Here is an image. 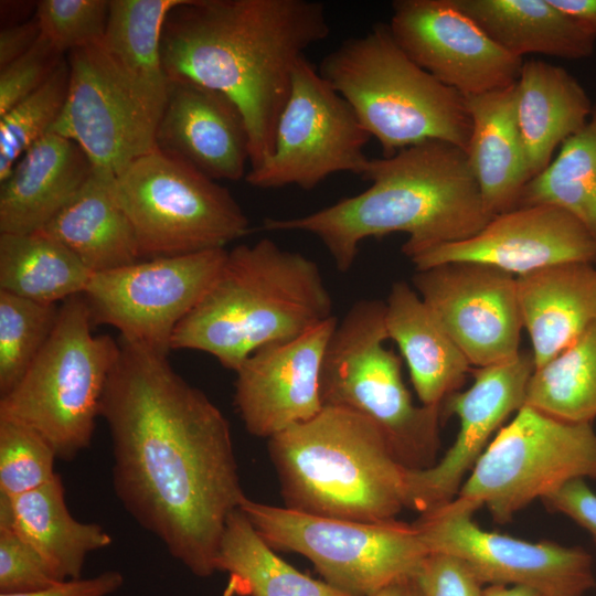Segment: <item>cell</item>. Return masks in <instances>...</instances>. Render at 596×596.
<instances>
[{"label":"cell","mask_w":596,"mask_h":596,"mask_svg":"<svg viewBox=\"0 0 596 596\" xmlns=\"http://www.w3.org/2000/svg\"><path fill=\"white\" fill-rule=\"evenodd\" d=\"M267 440L286 508L366 522L396 519L407 509L409 468L359 414L323 406Z\"/></svg>","instance_id":"obj_5"},{"label":"cell","mask_w":596,"mask_h":596,"mask_svg":"<svg viewBox=\"0 0 596 596\" xmlns=\"http://www.w3.org/2000/svg\"><path fill=\"white\" fill-rule=\"evenodd\" d=\"M550 2L596 38V0H550Z\"/></svg>","instance_id":"obj_45"},{"label":"cell","mask_w":596,"mask_h":596,"mask_svg":"<svg viewBox=\"0 0 596 596\" xmlns=\"http://www.w3.org/2000/svg\"><path fill=\"white\" fill-rule=\"evenodd\" d=\"M363 192L307 215L263 222L264 231H298L324 245L338 270L348 272L360 244L395 232L408 235L409 259L433 247L469 238L493 217L486 209L466 151L427 140L392 157L370 159Z\"/></svg>","instance_id":"obj_3"},{"label":"cell","mask_w":596,"mask_h":596,"mask_svg":"<svg viewBox=\"0 0 596 596\" xmlns=\"http://www.w3.org/2000/svg\"><path fill=\"white\" fill-rule=\"evenodd\" d=\"M124 584L118 571H106L88 578H72L28 593L0 594V596H109Z\"/></svg>","instance_id":"obj_43"},{"label":"cell","mask_w":596,"mask_h":596,"mask_svg":"<svg viewBox=\"0 0 596 596\" xmlns=\"http://www.w3.org/2000/svg\"><path fill=\"white\" fill-rule=\"evenodd\" d=\"M100 42L67 53L68 92L51 132L76 142L94 169L116 177L156 148L167 100L127 73Z\"/></svg>","instance_id":"obj_12"},{"label":"cell","mask_w":596,"mask_h":596,"mask_svg":"<svg viewBox=\"0 0 596 596\" xmlns=\"http://www.w3.org/2000/svg\"><path fill=\"white\" fill-rule=\"evenodd\" d=\"M329 33L320 1L183 0L163 25V70L169 81L221 92L238 107L255 169L273 151L296 64Z\"/></svg>","instance_id":"obj_2"},{"label":"cell","mask_w":596,"mask_h":596,"mask_svg":"<svg viewBox=\"0 0 596 596\" xmlns=\"http://www.w3.org/2000/svg\"><path fill=\"white\" fill-rule=\"evenodd\" d=\"M482 596H543L539 592L523 587L509 585H486Z\"/></svg>","instance_id":"obj_48"},{"label":"cell","mask_w":596,"mask_h":596,"mask_svg":"<svg viewBox=\"0 0 596 596\" xmlns=\"http://www.w3.org/2000/svg\"><path fill=\"white\" fill-rule=\"evenodd\" d=\"M416 270L468 262L511 275L570 262H596V238L575 216L554 205L518 206L493 216L473 236L411 258Z\"/></svg>","instance_id":"obj_19"},{"label":"cell","mask_w":596,"mask_h":596,"mask_svg":"<svg viewBox=\"0 0 596 596\" xmlns=\"http://www.w3.org/2000/svg\"><path fill=\"white\" fill-rule=\"evenodd\" d=\"M183 0H111L105 35L107 53L156 96L167 100L169 79L161 36L169 12Z\"/></svg>","instance_id":"obj_32"},{"label":"cell","mask_w":596,"mask_h":596,"mask_svg":"<svg viewBox=\"0 0 596 596\" xmlns=\"http://www.w3.org/2000/svg\"><path fill=\"white\" fill-rule=\"evenodd\" d=\"M60 306L0 290V396L22 379L50 338Z\"/></svg>","instance_id":"obj_35"},{"label":"cell","mask_w":596,"mask_h":596,"mask_svg":"<svg viewBox=\"0 0 596 596\" xmlns=\"http://www.w3.org/2000/svg\"><path fill=\"white\" fill-rule=\"evenodd\" d=\"M549 511L561 513L589 533L596 545V492L585 480H574L543 498Z\"/></svg>","instance_id":"obj_42"},{"label":"cell","mask_w":596,"mask_h":596,"mask_svg":"<svg viewBox=\"0 0 596 596\" xmlns=\"http://www.w3.org/2000/svg\"><path fill=\"white\" fill-rule=\"evenodd\" d=\"M228 251L140 259L93 273L84 291L94 323L108 324L120 339L168 354L179 323L217 277Z\"/></svg>","instance_id":"obj_14"},{"label":"cell","mask_w":596,"mask_h":596,"mask_svg":"<svg viewBox=\"0 0 596 596\" xmlns=\"http://www.w3.org/2000/svg\"><path fill=\"white\" fill-rule=\"evenodd\" d=\"M534 370L532 352L521 351L511 361L472 369V384L444 400L441 419L457 416L459 429L438 461L425 469L408 470L407 509L423 514L456 498L502 424L525 405Z\"/></svg>","instance_id":"obj_17"},{"label":"cell","mask_w":596,"mask_h":596,"mask_svg":"<svg viewBox=\"0 0 596 596\" xmlns=\"http://www.w3.org/2000/svg\"><path fill=\"white\" fill-rule=\"evenodd\" d=\"M472 515L445 504L413 524L429 552L461 557L485 585L523 586L543 596H585L596 586L593 557L584 549L488 531Z\"/></svg>","instance_id":"obj_15"},{"label":"cell","mask_w":596,"mask_h":596,"mask_svg":"<svg viewBox=\"0 0 596 596\" xmlns=\"http://www.w3.org/2000/svg\"><path fill=\"white\" fill-rule=\"evenodd\" d=\"M318 71L377 140L384 158L427 140L466 151L471 134L466 97L417 65L387 23L343 41Z\"/></svg>","instance_id":"obj_6"},{"label":"cell","mask_w":596,"mask_h":596,"mask_svg":"<svg viewBox=\"0 0 596 596\" xmlns=\"http://www.w3.org/2000/svg\"><path fill=\"white\" fill-rule=\"evenodd\" d=\"M517 294L535 369L562 352L596 320L593 263H563L519 276Z\"/></svg>","instance_id":"obj_23"},{"label":"cell","mask_w":596,"mask_h":596,"mask_svg":"<svg viewBox=\"0 0 596 596\" xmlns=\"http://www.w3.org/2000/svg\"><path fill=\"white\" fill-rule=\"evenodd\" d=\"M156 148L206 177L245 179L249 136L238 107L223 93L187 81H169Z\"/></svg>","instance_id":"obj_21"},{"label":"cell","mask_w":596,"mask_h":596,"mask_svg":"<svg viewBox=\"0 0 596 596\" xmlns=\"http://www.w3.org/2000/svg\"><path fill=\"white\" fill-rule=\"evenodd\" d=\"M57 455L31 427L0 417V496L12 498L38 489L57 473Z\"/></svg>","instance_id":"obj_37"},{"label":"cell","mask_w":596,"mask_h":596,"mask_svg":"<svg viewBox=\"0 0 596 596\" xmlns=\"http://www.w3.org/2000/svg\"><path fill=\"white\" fill-rule=\"evenodd\" d=\"M593 106L586 89L564 67L523 61L515 82V115L532 178L586 125Z\"/></svg>","instance_id":"obj_26"},{"label":"cell","mask_w":596,"mask_h":596,"mask_svg":"<svg viewBox=\"0 0 596 596\" xmlns=\"http://www.w3.org/2000/svg\"><path fill=\"white\" fill-rule=\"evenodd\" d=\"M332 309L317 263L265 237L228 251L170 348L209 353L235 372L257 349L300 337L333 317Z\"/></svg>","instance_id":"obj_4"},{"label":"cell","mask_w":596,"mask_h":596,"mask_svg":"<svg viewBox=\"0 0 596 596\" xmlns=\"http://www.w3.org/2000/svg\"><path fill=\"white\" fill-rule=\"evenodd\" d=\"M370 138L347 100L304 56L292 72L273 151L245 181L258 189L295 185L310 191L334 173L361 177L370 160L364 152Z\"/></svg>","instance_id":"obj_13"},{"label":"cell","mask_w":596,"mask_h":596,"mask_svg":"<svg viewBox=\"0 0 596 596\" xmlns=\"http://www.w3.org/2000/svg\"><path fill=\"white\" fill-rule=\"evenodd\" d=\"M141 259L225 248L249 232L226 188L155 148L111 180Z\"/></svg>","instance_id":"obj_9"},{"label":"cell","mask_w":596,"mask_h":596,"mask_svg":"<svg viewBox=\"0 0 596 596\" xmlns=\"http://www.w3.org/2000/svg\"><path fill=\"white\" fill-rule=\"evenodd\" d=\"M525 405L570 423L596 418V320L530 379Z\"/></svg>","instance_id":"obj_34"},{"label":"cell","mask_w":596,"mask_h":596,"mask_svg":"<svg viewBox=\"0 0 596 596\" xmlns=\"http://www.w3.org/2000/svg\"><path fill=\"white\" fill-rule=\"evenodd\" d=\"M118 342L100 405L115 494L173 558L209 577L226 521L246 497L228 421L167 354Z\"/></svg>","instance_id":"obj_1"},{"label":"cell","mask_w":596,"mask_h":596,"mask_svg":"<svg viewBox=\"0 0 596 596\" xmlns=\"http://www.w3.org/2000/svg\"><path fill=\"white\" fill-rule=\"evenodd\" d=\"M0 525L28 543L61 581L79 578L87 556L113 542L102 525L71 514L58 473L32 491L0 496Z\"/></svg>","instance_id":"obj_27"},{"label":"cell","mask_w":596,"mask_h":596,"mask_svg":"<svg viewBox=\"0 0 596 596\" xmlns=\"http://www.w3.org/2000/svg\"><path fill=\"white\" fill-rule=\"evenodd\" d=\"M61 579L9 526L0 525V594L41 589Z\"/></svg>","instance_id":"obj_40"},{"label":"cell","mask_w":596,"mask_h":596,"mask_svg":"<svg viewBox=\"0 0 596 596\" xmlns=\"http://www.w3.org/2000/svg\"><path fill=\"white\" fill-rule=\"evenodd\" d=\"M83 294L60 305L55 327L18 384L0 397V417L22 423L75 459L92 443L119 342L92 332Z\"/></svg>","instance_id":"obj_8"},{"label":"cell","mask_w":596,"mask_h":596,"mask_svg":"<svg viewBox=\"0 0 596 596\" xmlns=\"http://www.w3.org/2000/svg\"><path fill=\"white\" fill-rule=\"evenodd\" d=\"M42 34L22 56L0 70V116L40 88L64 61Z\"/></svg>","instance_id":"obj_39"},{"label":"cell","mask_w":596,"mask_h":596,"mask_svg":"<svg viewBox=\"0 0 596 596\" xmlns=\"http://www.w3.org/2000/svg\"><path fill=\"white\" fill-rule=\"evenodd\" d=\"M34 17L41 34L65 54L103 40L109 1L41 0L36 2Z\"/></svg>","instance_id":"obj_38"},{"label":"cell","mask_w":596,"mask_h":596,"mask_svg":"<svg viewBox=\"0 0 596 596\" xmlns=\"http://www.w3.org/2000/svg\"><path fill=\"white\" fill-rule=\"evenodd\" d=\"M93 273L68 248L41 233H0V290L57 305L84 294Z\"/></svg>","instance_id":"obj_31"},{"label":"cell","mask_w":596,"mask_h":596,"mask_svg":"<svg viewBox=\"0 0 596 596\" xmlns=\"http://www.w3.org/2000/svg\"><path fill=\"white\" fill-rule=\"evenodd\" d=\"M500 47L522 58L542 54L584 60L594 54L596 38L550 0H455Z\"/></svg>","instance_id":"obj_29"},{"label":"cell","mask_w":596,"mask_h":596,"mask_svg":"<svg viewBox=\"0 0 596 596\" xmlns=\"http://www.w3.org/2000/svg\"><path fill=\"white\" fill-rule=\"evenodd\" d=\"M471 134L466 155L487 211L515 209L532 179L515 115V83L466 97Z\"/></svg>","instance_id":"obj_25"},{"label":"cell","mask_w":596,"mask_h":596,"mask_svg":"<svg viewBox=\"0 0 596 596\" xmlns=\"http://www.w3.org/2000/svg\"><path fill=\"white\" fill-rule=\"evenodd\" d=\"M114 177L94 169L75 195L41 228L92 272L140 260L132 225L111 192Z\"/></svg>","instance_id":"obj_28"},{"label":"cell","mask_w":596,"mask_h":596,"mask_svg":"<svg viewBox=\"0 0 596 596\" xmlns=\"http://www.w3.org/2000/svg\"><path fill=\"white\" fill-rule=\"evenodd\" d=\"M0 7L2 24L6 22L4 28L29 20L26 19V15L23 14L28 12V8H30V4H25V2L1 1Z\"/></svg>","instance_id":"obj_46"},{"label":"cell","mask_w":596,"mask_h":596,"mask_svg":"<svg viewBox=\"0 0 596 596\" xmlns=\"http://www.w3.org/2000/svg\"><path fill=\"white\" fill-rule=\"evenodd\" d=\"M579 479H596L593 425L524 405L496 434L447 504L470 513L486 507L494 522L507 523L533 501Z\"/></svg>","instance_id":"obj_10"},{"label":"cell","mask_w":596,"mask_h":596,"mask_svg":"<svg viewBox=\"0 0 596 596\" xmlns=\"http://www.w3.org/2000/svg\"><path fill=\"white\" fill-rule=\"evenodd\" d=\"M398 46L462 96L513 85L523 60L500 47L455 0H396L387 23Z\"/></svg>","instance_id":"obj_18"},{"label":"cell","mask_w":596,"mask_h":596,"mask_svg":"<svg viewBox=\"0 0 596 596\" xmlns=\"http://www.w3.org/2000/svg\"><path fill=\"white\" fill-rule=\"evenodd\" d=\"M333 316L292 340L253 352L235 371L234 405L246 428L269 439L322 408L320 374Z\"/></svg>","instance_id":"obj_20"},{"label":"cell","mask_w":596,"mask_h":596,"mask_svg":"<svg viewBox=\"0 0 596 596\" xmlns=\"http://www.w3.org/2000/svg\"><path fill=\"white\" fill-rule=\"evenodd\" d=\"M535 204L565 210L596 238V102L586 125L523 189L518 206Z\"/></svg>","instance_id":"obj_33"},{"label":"cell","mask_w":596,"mask_h":596,"mask_svg":"<svg viewBox=\"0 0 596 596\" xmlns=\"http://www.w3.org/2000/svg\"><path fill=\"white\" fill-rule=\"evenodd\" d=\"M413 579L422 596H482L485 583L461 557L429 552Z\"/></svg>","instance_id":"obj_41"},{"label":"cell","mask_w":596,"mask_h":596,"mask_svg":"<svg viewBox=\"0 0 596 596\" xmlns=\"http://www.w3.org/2000/svg\"><path fill=\"white\" fill-rule=\"evenodd\" d=\"M371 596H422L413 577L396 581Z\"/></svg>","instance_id":"obj_47"},{"label":"cell","mask_w":596,"mask_h":596,"mask_svg":"<svg viewBox=\"0 0 596 596\" xmlns=\"http://www.w3.org/2000/svg\"><path fill=\"white\" fill-rule=\"evenodd\" d=\"M413 287L470 364L482 368L515 359L523 329L517 277L468 262L416 270Z\"/></svg>","instance_id":"obj_16"},{"label":"cell","mask_w":596,"mask_h":596,"mask_svg":"<svg viewBox=\"0 0 596 596\" xmlns=\"http://www.w3.org/2000/svg\"><path fill=\"white\" fill-rule=\"evenodd\" d=\"M41 29L38 20L32 19L0 31V70L25 54L39 40Z\"/></svg>","instance_id":"obj_44"},{"label":"cell","mask_w":596,"mask_h":596,"mask_svg":"<svg viewBox=\"0 0 596 596\" xmlns=\"http://www.w3.org/2000/svg\"><path fill=\"white\" fill-rule=\"evenodd\" d=\"M68 85L65 57L40 88L0 116V182L23 153L51 131L64 107Z\"/></svg>","instance_id":"obj_36"},{"label":"cell","mask_w":596,"mask_h":596,"mask_svg":"<svg viewBox=\"0 0 596 596\" xmlns=\"http://www.w3.org/2000/svg\"><path fill=\"white\" fill-rule=\"evenodd\" d=\"M384 321L387 338L405 359L421 404L440 406L462 385L472 365L414 287L404 280L391 287Z\"/></svg>","instance_id":"obj_24"},{"label":"cell","mask_w":596,"mask_h":596,"mask_svg":"<svg viewBox=\"0 0 596 596\" xmlns=\"http://www.w3.org/2000/svg\"><path fill=\"white\" fill-rule=\"evenodd\" d=\"M93 171V163L76 142L50 131L21 156L0 182V233L38 232Z\"/></svg>","instance_id":"obj_22"},{"label":"cell","mask_w":596,"mask_h":596,"mask_svg":"<svg viewBox=\"0 0 596 596\" xmlns=\"http://www.w3.org/2000/svg\"><path fill=\"white\" fill-rule=\"evenodd\" d=\"M273 547L308 558L324 582L354 596H371L413 577L429 553L413 523L322 517L245 497L238 508Z\"/></svg>","instance_id":"obj_11"},{"label":"cell","mask_w":596,"mask_h":596,"mask_svg":"<svg viewBox=\"0 0 596 596\" xmlns=\"http://www.w3.org/2000/svg\"><path fill=\"white\" fill-rule=\"evenodd\" d=\"M385 302H355L328 342L320 374L323 406L359 414L374 424L409 469L436 462L440 406L416 405L406 389L401 360L384 342Z\"/></svg>","instance_id":"obj_7"},{"label":"cell","mask_w":596,"mask_h":596,"mask_svg":"<svg viewBox=\"0 0 596 596\" xmlns=\"http://www.w3.org/2000/svg\"><path fill=\"white\" fill-rule=\"evenodd\" d=\"M215 570L227 573L233 590L244 596H354L280 558L240 509L226 521Z\"/></svg>","instance_id":"obj_30"}]
</instances>
